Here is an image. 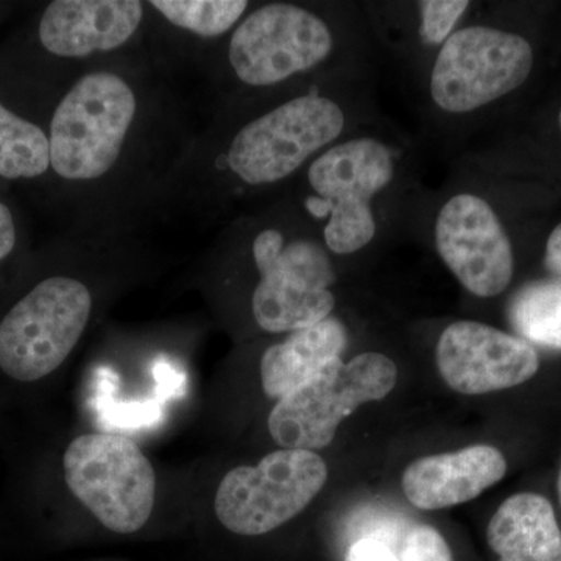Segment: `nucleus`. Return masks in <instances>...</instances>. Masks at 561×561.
Here are the masks:
<instances>
[{
	"instance_id": "nucleus-1",
	"label": "nucleus",
	"mask_w": 561,
	"mask_h": 561,
	"mask_svg": "<svg viewBox=\"0 0 561 561\" xmlns=\"http://www.w3.org/2000/svg\"><path fill=\"white\" fill-rule=\"evenodd\" d=\"M73 496L116 535H135L149 524L157 501V474L135 442L94 432L70 443L62 457Z\"/></svg>"
},
{
	"instance_id": "nucleus-2",
	"label": "nucleus",
	"mask_w": 561,
	"mask_h": 561,
	"mask_svg": "<svg viewBox=\"0 0 561 561\" xmlns=\"http://www.w3.org/2000/svg\"><path fill=\"white\" fill-rule=\"evenodd\" d=\"M136 114L127 81L94 72L73 84L51 117L50 168L61 179H101L119 160Z\"/></svg>"
},
{
	"instance_id": "nucleus-3",
	"label": "nucleus",
	"mask_w": 561,
	"mask_h": 561,
	"mask_svg": "<svg viewBox=\"0 0 561 561\" xmlns=\"http://www.w3.org/2000/svg\"><path fill=\"white\" fill-rule=\"evenodd\" d=\"M397 379V365L381 353L359 354L348 364L339 357L276 402L268 416L273 440L286 449L327 448L346 416L386 398Z\"/></svg>"
},
{
	"instance_id": "nucleus-4",
	"label": "nucleus",
	"mask_w": 561,
	"mask_h": 561,
	"mask_svg": "<svg viewBox=\"0 0 561 561\" xmlns=\"http://www.w3.org/2000/svg\"><path fill=\"white\" fill-rule=\"evenodd\" d=\"M91 309V291L81 280H41L0 321V370L20 382L58 370L87 330Z\"/></svg>"
},
{
	"instance_id": "nucleus-5",
	"label": "nucleus",
	"mask_w": 561,
	"mask_h": 561,
	"mask_svg": "<svg viewBox=\"0 0 561 561\" xmlns=\"http://www.w3.org/2000/svg\"><path fill=\"white\" fill-rule=\"evenodd\" d=\"M328 467L319 454L279 449L254 467L227 472L214 511L221 526L238 537H261L300 515L323 489Z\"/></svg>"
},
{
	"instance_id": "nucleus-6",
	"label": "nucleus",
	"mask_w": 561,
	"mask_h": 561,
	"mask_svg": "<svg viewBox=\"0 0 561 561\" xmlns=\"http://www.w3.org/2000/svg\"><path fill=\"white\" fill-rule=\"evenodd\" d=\"M393 173L390 150L373 138L348 140L312 162L309 183L319 197L309 198L306 205L316 217L330 216L324 242L332 253H356L373 241L371 201L389 186Z\"/></svg>"
},
{
	"instance_id": "nucleus-7",
	"label": "nucleus",
	"mask_w": 561,
	"mask_h": 561,
	"mask_svg": "<svg viewBox=\"0 0 561 561\" xmlns=\"http://www.w3.org/2000/svg\"><path fill=\"white\" fill-rule=\"evenodd\" d=\"M261 280L253 294V316L267 332H295L331 316L335 275L330 257L316 242L284 243L276 230L262 231L253 243Z\"/></svg>"
},
{
	"instance_id": "nucleus-8",
	"label": "nucleus",
	"mask_w": 561,
	"mask_h": 561,
	"mask_svg": "<svg viewBox=\"0 0 561 561\" xmlns=\"http://www.w3.org/2000/svg\"><path fill=\"white\" fill-rule=\"evenodd\" d=\"M531 68L534 50L523 36L467 27L443 44L432 69V99L448 113H470L522 87Z\"/></svg>"
},
{
	"instance_id": "nucleus-9",
	"label": "nucleus",
	"mask_w": 561,
	"mask_h": 561,
	"mask_svg": "<svg viewBox=\"0 0 561 561\" xmlns=\"http://www.w3.org/2000/svg\"><path fill=\"white\" fill-rule=\"evenodd\" d=\"M345 116L337 103L302 95L250 122L232 140L228 164L249 184L275 183L339 138Z\"/></svg>"
},
{
	"instance_id": "nucleus-10",
	"label": "nucleus",
	"mask_w": 561,
	"mask_h": 561,
	"mask_svg": "<svg viewBox=\"0 0 561 561\" xmlns=\"http://www.w3.org/2000/svg\"><path fill=\"white\" fill-rule=\"evenodd\" d=\"M330 27L311 11L271 3L239 25L230 44L236 76L251 87H271L316 68L330 57Z\"/></svg>"
},
{
	"instance_id": "nucleus-11",
	"label": "nucleus",
	"mask_w": 561,
	"mask_h": 561,
	"mask_svg": "<svg viewBox=\"0 0 561 561\" xmlns=\"http://www.w3.org/2000/svg\"><path fill=\"white\" fill-rule=\"evenodd\" d=\"M443 262L465 289L496 297L513 278L511 239L493 208L478 195L459 194L443 206L435 224Z\"/></svg>"
},
{
	"instance_id": "nucleus-12",
	"label": "nucleus",
	"mask_w": 561,
	"mask_h": 561,
	"mask_svg": "<svg viewBox=\"0 0 561 561\" xmlns=\"http://www.w3.org/2000/svg\"><path fill=\"white\" fill-rule=\"evenodd\" d=\"M442 378L463 394L511 389L538 371L537 351L523 339L478 321L461 320L446 328L437 345Z\"/></svg>"
},
{
	"instance_id": "nucleus-13",
	"label": "nucleus",
	"mask_w": 561,
	"mask_h": 561,
	"mask_svg": "<svg viewBox=\"0 0 561 561\" xmlns=\"http://www.w3.org/2000/svg\"><path fill=\"white\" fill-rule=\"evenodd\" d=\"M142 16L138 0H55L44 10L38 36L57 57H87L127 43Z\"/></svg>"
},
{
	"instance_id": "nucleus-14",
	"label": "nucleus",
	"mask_w": 561,
	"mask_h": 561,
	"mask_svg": "<svg viewBox=\"0 0 561 561\" xmlns=\"http://www.w3.org/2000/svg\"><path fill=\"white\" fill-rule=\"evenodd\" d=\"M507 461L493 446H468L413 461L402 474V490L421 511H440L478 497L501 481Z\"/></svg>"
},
{
	"instance_id": "nucleus-15",
	"label": "nucleus",
	"mask_w": 561,
	"mask_h": 561,
	"mask_svg": "<svg viewBox=\"0 0 561 561\" xmlns=\"http://www.w3.org/2000/svg\"><path fill=\"white\" fill-rule=\"evenodd\" d=\"M500 561H561V530L551 502L519 493L497 508L486 530Z\"/></svg>"
},
{
	"instance_id": "nucleus-16",
	"label": "nucleus",
	"mask_w": 561,
	"mask_h": 561,
	"mask_svg": "<svg viewBox=\"0 0 561 561\" xmlns=\"http://www.w3.org/2000/svg\"><path fill=\"white\" fill-rule=\"evenodd\" d=\"M345 327L337 319L291 332L289 337L265 351L261 359L262 389L268 398H280L311 381L346 348Z\"/></svg>"
},
{
	"instance_id": "nucleus-17",
	"label": "nucleus",
	"mask_w": 561,
	"mask_h": 561,
	"mask_svg": "<svg viewBox=\"0 0 561 561\" xmlns=\"http://www.w3.org/2000/svg\"><path fill=\"white\" fill-rule=\"evenodd\" d=\"M50 168L49 136L0 102V176L32 180Z\"/></svg>"
},
{
	"instance_id": "nucleus-18",
	"label": "nucleus",
	"mask_w": 561,
	"mask_h": 561,
	"mask_svg": "<svg viewBox=\"0 0 561 561\" xmlns=\"http://www.w3.org/2000/svg\"><path fill=\"white\" fill-rule=\"evenodd\" d=\"M513 328L527 341L561 350V283L529 284L511 302Z\"/></svg>"
},
{
	"instance_id": "nucleus-19",
	"label": "nucleus",
	"mask_w": 561,
	"mask_h": 561,
	"mask_svg": "<svg viewBox=\"0 0 561 561\" xmlns=\"http://www.w3.org/2000/svg\"><path fill=\"white\" fill-rule=\"evenodd\" d=\"M153 9L176 27L214 38L230 31L245 13V0H153Z\"/></svg>"
},
{
	"instance_id": "nucleus-20",
	"label": "nucleus",
	"mask_w": 561,
	"mask_h": 561,
	"mask_svg": "<svg viewBox=\"0 0 561 561\" xmlns=\"http://www.w3.org/2000/svg\"><path fill=\"white\" fill-rule=\"evenodd\" d=\"M470 2L465 0H426L420 2L421 38L427 44H442L449 38L454 25L460 20Z\"/></svg>"
},
{
	"instance_id": "nucleus-21",
	"label": "nucleus",
	"mask_w": 561,
	"mask_h": 561,
	"mask_svg": "<svg viewBox=\"0 0 561 561\" xmlns=\"http://www.w3.org/2000/svg\"><path fill=\"white\" fill-rule=\"evenodd\" d=\"M401 561H454L448 542L431 526H413L401 542Z\"/></svg>"
},
{
	"instance_id": "nucleus-22",
	"label": "nucleus",
	"mask_w": 561,
	"mask_h": 561,
	"mask_svg": "<svg viewBox=\"0 0 561 561\" xmlns=\"http://www.w3.org/2000/svg\"><path fill=\"white\" fill-rule=\"evenodd\" d=\"M354 519L356 527L357 540H378L390 546V540H394V534L402 530L404 522L398 518L393 513L386 508H367V512H360ZM391 548V546H390Z\"/></svg>"
},
{
	"instance_id": "nucleus-23",
	"label": "nucleus",
	"mask_w": 561,
	"mask_h": 561,
	"mask_svg": "<svg viewBox=\"0 0 561 561\" xmlns=\"http://www.w3.org/2000/svg\"><path fill=\"white\" fill-rule=\"evenodd\" d=\"M343 561H401L397 552L386 542L378 540H356L350 546Z\"/></svg>"
},
{
	"instance_id": "nucleus-24",
	"label": "nucleus",
	"mask_w": 561,
	"mask_h": 561,
	"mask_svg": "<svg viewBox=\"0 0 561 561\" xmlns=\"http://www.w3.org/2000/svg\"><path fill=\"white\" fill-rule=\"evenodd\" d=\"M18 231L13 214L5 203L0 202V261L7 260L16 247Z\"/></svg>"
},
{
	"instance_id": "nucleus-25",
	"label": "nucleus",
	"mask_w": 561,
	"mask_h": 561,
	"mask_svg": "<svg viewBox=\"0 0 561 561\" xmlns=\"http://www.w3.org/2000/svg\"><path fill=\"white\" fill-rule=\"evenodd\" d=\"M546 265L561 278V224L549 236L548 247H546Z\"/></svg>"
},
{
	"instance_id": "nucleus-26",
	"label": "nucleus",
	"mask_w": 561,
	"mask_h": 561,
	"mask_svg": "<svg viewBox=\"0 0 561 561\" xmlns=\"http://www.w3.org/2000/svg\"><path fill=\"white\" fill-rule=\"evenodd\" d=\"M559 494H560V504H561V470H560V478H559Z\"/></svg>"
},
{
	"instance_id": "nucleus-27",
	"label": "nucleus",
	"mask_w": 561,
	"mask_h": 561,
	"mask_svg": "<svg viewBox=\"0 0 561 561\" xmlns=\"http://www.w3.org/2000/svg\"><path fill=\"white\" fill-rule=\"evenodd\" d=\"M560 127H561V111H560Z\"/></svg>"
}]
</instances>
